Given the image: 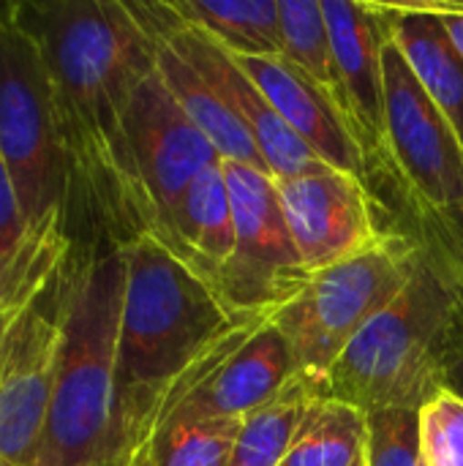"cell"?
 Instances as JSON below:
<instances>
[{"label":"cell","instance_id":"1","mask_svg":"<svg viewBox=\"0 0 463 466\" xmlns=\"http://www.w3.org/2000/svg\"><path fill=\"white\" fill-rule=\"evenodd\" d=\"M11 16L46 68L68 175L65 235L74 251L123 248L147 235L126 112L156 71V41L117 0H19Z\"/></svg>","mask_w":463,"mask_h":466},{"label":"cell","instance_id":"2","mask_svg":"<svg viewBox=\"0 0 463 466\" xmlns=\"http://www.w3.org/2000/svg\"><path fill=\"white\" fill-rule=\"evenodd\" d=\"M123 257L115 440L117 464L136 466L169 390L248 314L232 311L216 284L156 235L134 238Z\"/></svg>","mask_w":463,"mask_h":466},{"label":"cell","instance_id":"3","mask_svg":"<svg viewBox=\"0 0 463 466\" xmlns=\"http://www.w3.org/2000/svg\"><path fill=\"white\" fill-rule=\"evenodd\" d=\"M463 341V295L445 265L420 243V262L401 295L347 344L319 396L363 412H420L448 388Z\"/></svg>","mask_w":463,"mask_h":466},{"label":"cell","instance_id":"4","mask_svg":"<svg viewBox=\"0 0 463 466\" xmlns=\"http://www.w3.org/2000/svg\"><path fill=\"white\" fill-rule=\"evenodd\" d=\"M123 292V248L74 251L60 363L33 466H120L115 358Z\"/></svg>","mask_w":463,"mask_h":466},{"label":"cell","instance_id":"5","mask_svg":"<svg viewBox=\"0 0 463 466\" xmlns=\"http://www.w3.org/2000/svg\"><path fill=\"white\" fill-rule=\"evenodd\" d=\"M420 240L385 235L368 251L308 276L306 287L273 311L276 328L292 347L297 377L317 393L347 344L415 276Z\"/></svg>","mask_w":463,"mask_h":466},{"label":"cell","instance_id":"6","mask_svg":"<svg viewBox=\"0 0 463 466\" xmlns=\"http://www.w3.org/2000/svg\"><path fill=\"white\" fill-rule=\"evenodd\" d=\"M0 150L27 235L65 232L68 175L52 90L35 44L11 16V3H0Z\"/></svg>","mask_w":463,"mask_h":466},{"label":"cell","instance_id":"7","mask_svg":"<svg viewBox=\"0 0 463 466\" xmlns=\"http://www.w3.org/2000/svg\"><path fill=\"white\" fill-rule=\"evenodd\" d=\"M74 251L19 303L0 363V459L33 466L52 399L71 292Z\"/></svg>","mask_w":463,"mask_h":466},{"label":"cell","instance_id":"8","mask_svg":"<svg viewBox=\"0 0 463 466\" xmlns=\"http://www.w3.org/2000/svg\"><path fill=\"white\" fill-rule=\"evenodd\" d=\"M232 210L235 254L216 276V289L237 314L276 311L308 281L287 227L276 180L254 167L224 161Z\"/></svg>","mask_w":463,"mask_h":466},{"label":"cell","instance_id":"9","mask_svg":"<svg viewBox=\"0 0 463 466\" xmlns=\"http://www.w3.org/2000/svg\"><path fill=\"white\" fill-rule=\"evenodd\" d=\"M385 71V153L415 208L453 210L463 205V145L448 117L409 71L388 38Z\"/></svg>","mask_w":463,"mask_h":466},{"label":"cell","instance_id":"10","mask_svg":"<svg viewBox=\"0 0 463 466\" xmlns=\"http://www.w3.org/2000/svg\"><path fill=\"white\" fill-rule=\"evenodd\" d=\"M131 11L153 38H164L177 55H183L196 74L218 93L226 109L243 120L251 131L273 180H289L295 175L319 169L325 161L281 120L270 106L257 82L240 68L237 57L229 55L199 27L177 16L172 3H131Z\"/></svg>","mask_w":463,"mask_h":466},{"label":"cell","instance_id":"11","mask_svg":"<svg viewBox=\"0 0 463 466\" xmlns=\"http://www.w3.org/2000/svg\"><path fill=\"white\" fill-rule=\"evenodd\" d=\"M126 142L147 235L161 238L186 188L199 172L218 164L221 156L188 120L158 71L136 87L128 104Z\"/></svg>","mask_w":463,"mask_h":466},{"label":"cell","instance_id":"12","mask_svg":"<svg viewBox=\"0 0 463 466\" xmlns=\"http://www.w3.org/2000/svg\"><path fill=\"white\" fill-rule=\"evenodd\" d=\"M281 210L308 273L338 265L377 246L379 229L366 180L322 164L319 169L276 180Z\"/></svg>","mask_w":463,"mask_h":466},{"label":"cell","instance_id":"13","mask_svg":"<svg viewBox=\"0 0 463 466\" xmlns=\"http://www.w3.org/2000/svg\"><path fill=\"white\" fill-rule=\"evenodd\" d=\"M322 8L333 49V93L366 156L388 164L382 71L388 30L382 14L377 3L355 0H322Z\"/></svg>","mask_w":463,"mask_h":466},{"label":"cell","instance_id":"14","mask_svg":"<svg viewBox=\"0 0 463 466\" xmlns=\"http://www.w3.org/2000/svg\"><path fill=\"white\" fill-rule=\"evenodd\" d=\"M240 68L257 82L281 120L333 169L366 180L371 164L357 142L338 98L306 71L292 66L284 55L276 57H237Z\"/></svg>","mask_w":463,"mask_h":466},{"label":"cell","instance_id":"15","mask_svg":"<svg viewBox=\"0 0 463 466\" xmlns=\"http://www.w3.org/2000/svg\"><path fill=\"white\" fill-rule=\"evenodd\" d=\"M388 38L463 145V57L428 3H377Z\"/></svg>","mask_w":463,"mask_h":466},{"label":"cell","instance_id":"16","mask_svg":"<svg viewBox=\"0 0 463 466\" xmlns=\"http://www.w3.org/2000/svg\"><path fill=\"white\" fill-rule=\"evenodd\" d=\"M158 240L194 265L205 279L216 281L221 268L232 259L237 240L224 161L194 177Z\"/></svg>","mask_w":463,"mask_h":466},{"label":"cell","instance_id":"17","mask_svg":"<svg viewBox=\"0 0 463 466\" xmlns=\"http://www.w3.org/2000/svg\"><path fill=\"white\" fill-rule=\"evenodd\" d=\"M153 41H156V71H158V76L164 79V85L169 87L175 101L183 106L188 120L216 147L221 161L246 164V167H254V169H262L270 175V169H267L251 131L243 126V120H237L226 109V104L218 98V93L196 74V68L183 55H177L164 38H153Z\"/></svg>","mask_w":463,"mask_h":466},{"label":"cell","instance_id":"18","mask_svg":"<svg viewBox=\"0 0 463 466\" xmlns=\"http://www.w3.org/2000/svg\"><path fill=\"white\" fill-rule=\"evenodd\" d=\"M172 8L235 57L284 55L278 0H175Z\"/></svg>","mask_w":463,"mask_h":466},{"label":"cell","instance_id":"19","mask_svg":"<svg viewBox=\"0 0 463 466\" xmlns=\"http://www.w3.org/2000/svg\"><path fill=\"white\" fill-rule=\"evenodd\" d=\"M281 466H366V412L314 396Z\"/></svg>","mask_w":463,"mask_h":466},{"label":"cell","instance_id":"20","mask_svg":"<svg viewBox=\"0 0 463 466\" xmlns=\"http://www.w3.org/2000/svg\"><path fill=\"white\" fill-rule=\"evenodd\" d=\"M314 396L319 393L306 380L295 377L270 404L243 418L229 466L284 464Z\"/></svg>","mask_w":463,"mask_h":466},{"label":"cell","instance_id":"21","mask_svg":"<svg viewBox=\"0 0 463 466\" xmlns=\"http://www.w3.org/2000/svg\"><path fill=\"white\" fill-rule=\"evenodd\" d=\"M240 426L235 418H166L136 466H229Z\"/></svg>","mask_w":463,"mask_h":466},{"label":"cell","instance_id":"22","mask_svg":"<svg viewBox=\"0 0 463 466\" xmlns=\"http://www.w3.org/2000/svg\"><path fill=\"white\" fill-rule=\"evenodd\" d=\"M284 57L333 90V49L322 0H278Z\"/></svg>","mask_w":463,"mask_h":466},{"label":"cell","instance_id":"23","mask_svg":"<svg viewBox=\"0 0 463 466\" xmlns=\"http://www.w3.org/2000/svg\"><path fill=\"white\" fill-rule=\"evenodd\" d=\"M420 412H366V466H420Z\"/></svg>","mask_w":463,"mask_h":466},{"label":"cell","instance_id":"24","mask_svg":"<svg viewBox=\"0 0 463 466\" xmlns=\"http://www.w3.org/2000/svg\"><path fill=\"white\" fill-rule=\"evenodd\" d=\"M420 459L426 466H463V399L450 388L420 410Z\"/></svg>","mask_w":463,"mask_h":466},{"label":"cell","instance_id":"25","mask_svg":"<svg viewBox=\"0 0 463 466\" xmlns=\"http://www.w3.org/2000/svg\"><path fill=\"white\" fill-rule=\"evenodd\" d=\"M420 243L445 265L463 295V205L453 210L415 208Z\"/></svg>","mask_w":463,"mask_h":466},{"label":"cell","instance_id":"26","mask_svg":"<svg viewBox=\"0 0 463 466\" xmlns=\"http://www.w3.org/2000/svg\"><path fill=\"white\" fill-rule=\"evenodd\" d=\"M27 238V224L22 216L19 194L8 169V161L0 150V265L8 268L22 251Z\"/></svg>","mask_w":463,"mask_h":466},{"label":"cell","instance_id":"27","mask_svg":"<svg viewBox=\"0 0 463 466\" xmlns=\"http://www.w3.org/2000/svg\"><path fill=\"white\" fill-rule=\"evenodd\" d=\"M428 8H434L442 16L458 55L463 57V3H428Z\"/></svg>","mask_w":463,"mask_h":466},{"label":"cell","instance_id":"28","mask_svg":"<svg viewBox=\"0 0 463 466\" xmlns=\"http://www.w3.org/2000/svg\"><path fill=\"white\" fill-rule=\"evenodd\" d=\"M16 303V300H14ZM11 306V298H8V281H5V268L0 265V314Z\"/></svg>","mask_w":463,"mask_h":466},{"label":"cell","instance_id":"29","mask_svg":"<svg viewBox=\"0 0 463 466\" xmlns=\"http://www.w3.org/2000/svg\"><path fill=\"white\" fill-rule=\"evenodd\" d=\"M0 466H11V464H5V461H3V459H0Z\"/></svg>","mask_w":463,"mask_h":466},{"label":"cell","instance_id":"30","mask_svg":"<svg viewBox=\"0 0 463 466\" xmlns=\"http://www.w3.org/2000/svg\"><path fill=\"white\" fill-rule=\"evenodd\" d=\"M420 466H426V464H420Z\"/></svg>","mask_w":463,"mask_h":466}]
</instances>
